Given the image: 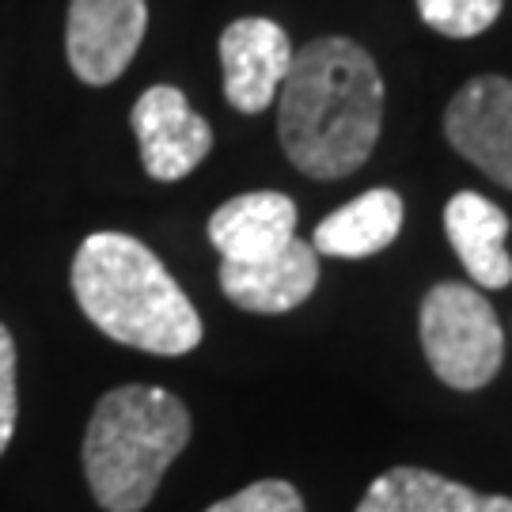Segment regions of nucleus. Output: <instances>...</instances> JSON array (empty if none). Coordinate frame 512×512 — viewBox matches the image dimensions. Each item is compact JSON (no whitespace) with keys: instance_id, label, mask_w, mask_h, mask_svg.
<instances>
[{"instance_id":"1","label":"nucleus","mask_w":512,"mask_h":512,"mask_svg":"<svg viewBox=\"0 0 512 512\" xmlns=\"http://www.w3.org/2000/svg\"><path fill=\"white\" fill-rule=\"evenodd\" d=\"M384 129V76L365 46L327 35L293 54L277 92V137L308 179H346Z\"/></svg>"},{"instance_id":"2","label":"nucleus","mask_w":512,"mask_h":512,"mask_svg":"<svg viewBox=\"0 0 512 512\" xmlns=\"http://www.w3.org/2000/svg\"><path fill=\"white\" fill-rule=\"evenodd\" d=\"M73 296L110 342L183 357L202 342V315L141 239L95 232L73 258Z\"/></svg>"},{"instance_id":"3","label":"nucleus","mask_w":512,"mask_h":512,"mask_svg":"<svg viewBox=\"0 0 512 512\" xmlns=\"http://www.w3.org/2000/svg\"><path fill=\"white\" fill-rule=\"evenodd\" d=\"M190 444V410L164 387L107 391L84 433V475L107 512H141Z\"/></svg>"},{"instance_id":"4","label":"nucleus","mask_w":512,"mask_h":512,"mask_svg":"<svg viewBox=\"0 0 512 512\" xmlns=\"http://www.w3.org/2000/svg\"><path fill=\"white\" fill-rule=\"evenodd\" d=\"M421 349L440 384L452 391H478L494 380L505 361V330L494 304L478 285L440 281L418 311Z\"/></svg>"},{"instance_id":"5","label":"nucleus","mask_w":512,"mask_h":512,"mask_svg":"<svg viewBox=\"0 0 512 512\" xmlns=\"http://www.w3.org/2000/svg\"><path fill=\"white\" fill-rule=\"evenodd\" d=\"M145 27V0H73L65 23L73 73L92 88L114 84L141 50Z\"/></svg>"},{"instance_id":"6","label":"nucleus","mask_w":512,"mask_h":512,"mask_svg":"<svg viewBox=\"0 0 512 512\" xmlns=\"http://www.w3.org/2000/svg\"><path fill=\"white\" fill-rule=\"evenodd\" d=\"M444 137L463 160L512 190V80L475 76L444 110Z\"/></svg>"},{"instance_id":"7","label":"nucleus","mask_w":512,"mask_h":512,"mask_svg":"<svg viewBox=\"0 0 512 512\" xmlns=\"http://www.w3.org/2000/svg\"><path fill=\"white\" fill-rule=\"evenodd\" d=\"M133 133L141 145V164L156 183H179L202 164L213 148V129L198 110L186 103V95L171 84L148 88L133 103Z\"/></svg>"},{"instance_id":"8","label":"nucleus","mask_w":512,"mask_h":512,"mask_svg":"<svg viewBox=\"0 0 512 512\" xmlns=\"http://www.w3.org/2000/svg\"><path fill=\"white\" fill-rule=\"evenodd\" d=\"M293 65V42L266 16H247L224 27L220 35V69L224 99L239 114H262L270 107Z\"/></svg>"},{"instance_id":"9","label":"nucleus","mask_w":512,"mask_h":512,"mask_svg":"<svg viewBox=\"0 0 512 512\" xmlns=\"http://www.w3.org/2000/svg\"><path fill=\"white\" fill-rule=\"evenodd\" d=\"M319 285V255L304 239H293L262 262H220V289L243 311L285 315L300 308Z\"/></svg>"},{"instance_id":"10","label":"nucleus","mask_w":512,"mask_h":512,"mask_svg":"<svg viewBox=\"0 0 512 512\" xmlns=\"http://www.w3.org/2000/svg\"><path fill=\"white\" fill-rule=\"evenodd\" d=\"M296 239V202L277 190H255L224 202L209 217V243L220 262H262Z\"/></svg>"},{"instance_id":"11","label":"nucleus","mask_w":512,"mask_h":512,"mask_svg":"<svg viewBox=\"0 0 512 512\" xmlns=\"http://www.w3.org/2000/svg\"><path fill=\"white\" fill-rule=\"evenodd\" d=\"M444 236L478 289H505L512 281L509 213L475 190H459L444 205Z\"/></svg>"},{"instance_id":"12","label":"nucleus","mask_w":512,"mask_h":512,"mask_svg":"<svg viewBox=\"0 0 512 512\" xmlns=\"http://www.w3.org/2000/svg\"><path fill=\"white\" fill-rule=\"evenodd\" d=\"M357 512H512V497L478 494L425 467H391L368 486Z\"/></svg>"},{"instance_id":"13","label":"nucleus","mask_w":512,"mask_h":512,"mask_svg":"<svg viewBox=\"0 0 512 512\" xmlns=\"http://www.w3.org/2000/svg\"><path fill=\"white\" fill-rule=\"evenodd\" d=\"M403 232V198L387 186H372L315 224L311 247L330 258H372Z\"/></svg>"},{"instance_id":"14","label":"nucleus","mask_w":512,"mask_h":512,"mask_svg":"<svg viewBox=\"0 0 512 512\" xmlns=\"http://www.w3.org/2000/svg\"><path fill=\"white\" fill-rule=\"evenodd\" d=\"M505 0H418V16L444 38H478L501 16Z\"/></svg>"},{"instance_id":"15","label":"nucleus","mask_w":512,"mask_h":512,"mask_svg":"<svg viewBox=\"0 0 512 512\" xmlns=\"http://www.w3.org/2000/svg\"><path fill=\"white\" fill-rule=\"evenodd\" d=\"M205 512H304V497L285 478H262L255 486L209 505Z\"/></svg>"},{"instance_id":"16","label":"nucleus","mask_w":512,"mask_h":512,"mask_svg":"<svg viewBox=\"0 0 512 512\" xmlns=\"http://www.w3.org/2000/svg\"><path fill=\"white\" fill-rule=\"evenodd\" d=\"M19 395H16V342L8 327L0 323V456L8 452L12 433H16Z\"/></svg>"}]
</instances>
